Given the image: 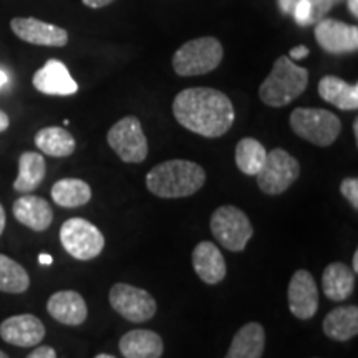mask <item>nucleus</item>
Segmentation results:
<instances>
[{"mask_svg": "<svg viewBox=\"0 0 358 358\" xmlns=\"http://www.w3.org/2000/svg\"><path fill=\"white\" fill-rule=\"evenodd\" d=\"M176 122L204 138H219L229 131L236 120L234 106L226 93L196 87L179 92L173 101Z\"/></svg>", "mask_w": 358, "mask_h": 358, "instance_id": "f257e3e1", "label": "nucleus"}, {"mask_svg": "<svg viewBox=\"0 0 358 358\" xmlns=\"http://www.w3.org/2000/svg\"><path fill=\"white\" fill-rule=\"evenodd\" d=\"M206 182V171L194 161L169 159L148 173L146 187L163 199L187 198L196 194Z\"/></svg>", "mask_w": 358, "mask_h": 358, "instance_id": "f03ea898", "label": "nucleus"}, {"mask_svg": "<svg viewBox=\"0 0 358 358\" xmlns=\"http://www.w3.org/2000/svg\"><path fill=\"white\" fill-rule=\"evenodd\" d=\"M308 71L303 66L294 64L289 57L282 55L275 60L271 73L259 87V96L262 103L272 108H282L297 100L307 90Z\"/></svg>", "mask_w": 358, "mask_h": 358, "instance_id": "7ed1b4c3", "label": "nucleus"}, {"mask_svg": "<svg viewBox=\"0 0 358 358\" xmlns=\"http://www.w3.org/2000/svg\"><path fill=\"white\" fill-rule=\"evenodd\" d=\"M222 45L214 37L192 38L178 48L173 57V69L179 77H198L211 73L222 62Z\"/></svg>", "mask_w": 358, "mask_h": 358, "instance_id": "20e7f679", "label": "nucleus"}, {"mask_svg": "<svg viewBox=\"0 0 358 358\" xmlns=\"http://www.w3.org/2000/svg\"><path fill=\"white\" fill-rule=\"evenodd\" d=\"M290 128L299 138L315 146H330L342 131L338 116L322 108H295L290 113Z\"/></svg>", "mask_w": 358, "mask_h": 358, "instance_id": "39448f33", "label": "nucleus"}, {"mask_svg": "<svg viewBox=\"0 0 358 358\" xmlns=\"http://www.w3.org/2000/svg\"><path fill=\"white\" fill-rule=\"evenodd\" d=\"M211 232L224 249L241 252L254 236V227L244 211L232 204H226L213 213Z\"/></svg>", "mask_w": 358, "mask_h": 358, "instance_id": "423d86ee", "label": "nucleus"}, {"mask_svg": "<svg viewBox=\"0 0 358 358\" xmlns=\"http://www.w3.org/2000/svg\"><path fill=\"white\" fill-rule=\"evenodd\" d=\"M301 176V164L282 148L268 151L262 168L256 174L257 186L264 194H284Z\"/></svg>", "mask_w": 358, "mask_h": 358, "instance_id": "0eeeda50", "label": "nucleus"}, {"mask_svg": "<svg viewBox=\"0 0 358 358\" xmlns=\"http://www.w3.org/2000/svg\"><path fill=\"white\" fill-rule=\"evenodd\" d=\"M60 243L73 259L92 261L101 254L105 248V236L83 217H71L62 224Z\"/></svg>", "mask_w": 358, "mask_h": 358, "instance_id": "6e6552de", "label": "nucleus"}, {"mask_svg": "<svg viewBox=\"0 0 358 358\" xmlns=\"http://www.w3.org/2000/svg\"><path fill=\"white\" fill-rule=\"evenodd\" d=\"M108 301L116 313L133 324L151 320L156 315L158 306L148 290L118 282L110 289Z\"/></svg>", "mask_w": 358, "mask_h": 358, "instance_id": "1a4fd4ad", "label": "nucleus"}, {"mask_svg": "<svg viewBox=\"0 0 358 358\" xmlns=\"http://www.w3.org/2000/svg\"><path fill=\"white\" fill-rule=\"evenodd\" d=\"M108 145L124 163H143L148 158V140L136 116H124L108 131Z\"/></svg>", "mask_w": 358, "mask_h": 358, "instance_id": "9d476101", "label": "nucleus"}, {"mask_svg": "<svg viewBox=\"0 0 358 358\" xmlns=\"http://www.w3.org/2000/svg\"><path fill=\"white\" fill-rule=\"evenodd\" d=\"M322 50L332 55L353 53L358 50V27L335 19H322L313 29Z\"/></svg>", "mask_w": 358, "mask_h": 358, "instance_id": "9b49d317", "label": "nucleus"}, {"mask_svg": "<svg viewBox=\"0 0 358 358\" xmlns=\"http://www.w3.org/2000/svg\"><path fill=\"white\" fill-rule=\"evenodd\" d=\"M289 308L299 320H308L319 310V289L315 279L306 268L294 272L287 290Z\"/></svg>", "mask_w": 358, "mask_h": 358, "instance_id": "f8f14e48", "label": "nucleus"}, {"mask_svg": "<svg viewBox=\"0 0 358 358\" xmlns=\"http://www.w3.org/2000/svg\"><path fill=\"white\" fill-rule=\"evenodd\" d=\"M0 337L15 347H37L45 338V325L32 313H20L8 317L0 324Z\"/></svg>", "mask_w": 358, "mask_h": 358, "instance_id": "ddd939ff", "label": "nucleus"}, {"mask_svg": "<svg viewBox=\"0 0 358 358\" xmlns=\"http://www.w3.org/2000/svg\"><path fill=\"white\" fill-rule=\"evenodd\" d=\"M10 27L12 32L27 43L42 45V47H65L69 43V32L65 29L34 19V17L13 19Z\"/></svg>", "mask_w": 358, "mask_h": 358, "instance_id": "4468645a", "label": "nucleus"}, {"mask_svg": "<svg viewBox=\"0 0 358 358\" xmlns=\"http://www.w3.org/2000/svg\"><path fill=\"white\" fill-rule=\"evenodd\" d=\"M32 83L43 95L69 96L78 92L77 82L71 78L69 69L60 60H48L42 69L35 71Z\"/></svg>", "mask_w": 358, "mask_h": 358, "instance_id": "2eb2a0df", "label": "nucleus"}, {"mask_svg": "<svg viewBox=\"0 0 358 358\" xmlns=\"http://www.w3.org/2000/svg\"><path fill=\"white\" fill-rule=\"evenodd\" d=\"M192 267L204 284L216 285L226 279L227 264L221 250L214 243L203 241L192 250Z\"/></svg>", "mask_w": 358, "mask_h": 358, "instance_id": "dca6fc26", "label": "nucleus"}, {"mask_svg": "<svg viewBox=\"0 0 358 358\" xmlns=\"http://www.w3.org/2000/svg\"><path fill=\"white\" fill-rule=\"evenodd\" d=\"M47 312L52 319L70 327L82 325L88 317L87 302L77 290H60L53 294L47 302Z\"/></svg>", "mask_w": 358, "mask_h": 358, "instance_id": "f3484780", "label": "nucleus"}, {"mask_svg": "<svg viewBox=\"0 0 358 358\" xmlns=\"http://www.w3.org/2000/svg\"><path fill=\"white\" fill-rule=\"evenodd\" d=\"M12 211L17 221L37 232L47 231L53 222L52 206L43 198L30 194V192L13 203Z\"/></svg>", "mask_w": 358, "mask_h": 358, "instance_id": "a211bd4d", "label": "nucleus"}, {"mask_svg": "<svg viewBox=\"0 0 358 358\" xmlns=\"http://www.w3.org/2000/svg\"><path fill=\"white\" fill-rule=\"evenodd\" d=\"M120 352L124 358H161L163 338L153 330H129L120 338Z\"/></svg>", "mask_w": 358, "mask_h": 358, "instance_id": "6ab92c4d", "label": "nucleus"}, {"mask_svg": "<svg viewBox=\"0 0 358 358\" xmlns=\"http://www.w3.org/2000/svg\"><path fill=\"white\" fill-rule=\"evenodd\" d=\"M357 274L343 262H332L322 274V290L325 297L334 302H343L355 290Z\"/></svg>", "mask_w": 358, "mask_h": 358, "instance_id": "aec40b11", "label": "nucleus"}, {"mask_svg": "<svg viewBox=\"0 0 358 358\" xmlns=\"http://www.w3.org/2000/svg\"><path fill=\"white\" fill-rule=\"evenodd\" d=\"M266 348V330L257 322H249L232 337L226 358H262Z\"/></svg>", "mask_w": 358, "mask_h": 358, "instance_id": "412c9836", "label": "nucleus"}, {"mask_svg": "<svg viewBox=\"0 0 358 358\" xmlns=\"http://www.w3.org/2000/svg\"><path fill=\"white\" fill-rule=\"evenodd\" d=\"M324 334L335 342H348L358 334V307L342 306L325 315L322 324Z\"/></svg>", "mask_w": 358, "mask_h": 358, "instance_id": "4be33fe9", "label": "nucleus"}, {"mask_svg": "<svg viewBox=\"0 0 358 358\" xmlns=\"http://www.w3.org/2000/svg\"><path fill=\"white\" fill-rule=\"evenodd\" d=\"M319 95L330 105L343 111H355L358 108V85L347 83L345 80L325 75L319 82Z\"/></svg>", "mask_w": 358, "mask_h": 358, "instance_id": "5701e85b", "label": "nucleus"}, {"mask_svg": "<svg viewBox=\"0 0 358 358\" xmlns=\"http://www.w3.org/2000/svg\"><path fill=\"white\" fill-rule=\"evenodd\" d=\"M47 164L43 156L35 151H25L19 158V176L13 181V189L29 194L42 185Z\"/></svg>", "mask_w": 358, "mask_h": 358, "instance_id": "b1692460", "label": "nucleus"}, {"mask_svg": "<svg viewBox=\"0 0 358 358\" xmlns=\"http://www.w3.org/2000/svg\"><path fill=\"white\" fill-rule=\"evenodd\" d=\"M52 199L60 208H82L92 199V187L78 178H64L52 186Z\"/></svg>", "mask_w": 358, "mask_h": 358, "instance_id": "393cba45", "label": "nucleus"}, {"mask_svg": "<svg viewBox=\"0 0 358 358\" xmlns=\"http://www.w3.org/2000/svg\"><path fill=\"white\" fill-rule=\"evenodd\" d=\"M35 145L42 153L53 158H66L73 155L77 143L70 131L60 127H48L35 134Z\"/></svg>", "mask_w": 358, "mask_h": 358, "instance_id": "a878e982", "label": "nucleus"}, {"mask_svg": "<svg viewBox=\"0 0 358 358\" xmlns=\"http://www.w3.org/2000/svg\"><path fill=\"white\" fill-rule=\"evenodd\" d=\"M267 150L256 138H243L236 146V164L245 176H256L266 161Z\"/></svg>", "mask_w": 358, "mask_h": 358, "instance_id": "bb28decb", "label": "nucleus"}, {"mask_svg": "<svg viewBox=\"0 0 358 358\" xmlns=\"http://www.w3.org/2000/svg\"><path fill=\"white\" fill-rule=\"evenodd\" d=\"M30 287L29 272L8 256L0 254V292L24 294Z\"/></svg>", "mask_w": 358, "mask_h": 358, "instance_id": "cd10ccee", "label": "nucleus"}, {"mask_svg": "<svg viewBox=\"0 0 358 358\" xmlns=\"http://www.w3.org/2000/svg\"><path fill=\"white\" fill-rule=\"evenodd\" d=\"M340 192L345 198L353 209H358V179L357 178H345L340 182Z\"/></svg>", "mask_w": 358, "mask_h": 358, "instance_id": "c85d7f7f", "label": "nucleus"}, {"mask_svg": "<svg viewBox=\"0 0 358 358\" xmlns=\"http://www.w3.org/2000/svg\"><path fill=\"white\" fill-rule=\"evenodd\" d=\"M343 0H312V15H310V24H317V22L325 19V13L330 8L338 6Z\"/></svg>", "mask_w": 358, "mask_h": 358, "instance_id": "c756f323", "label": "nucleus"}, {"mask_svg": "<svg viewBox=\"0 0 358 358\" xmlns=\"http://www.w3.org/2000/svg\"><path fill=\"white\" fill-rule=\"evenodd\" d=\"M310 15H312V0H299L297 6H295V19L299 24L308 25L310 24Z\"/></svg>", "mask_w": 358, "mask_h": 358, "instance_id": "7c9ffc66", "label": "nucleus"}, {"mask_svg": "<svg viewBox=\"0 0 358 358\" xmlns=\"http://www.w3.org/2000/svg\"><path fill=\"white\" fill-rule=\"evenodd\" d=\"M27 358H57V352H55V348L43 345V347L35 348V350L30 353Z\"/></svg>", "mask_w": 358, "mask_h": 358, "instance_id": "2f4dec72", "label": "nucleus"}, {"mask_svg": "<svg viewBox=\"0 0 358 358\" xmlns=\"http://www.w3.org/2000/svg\"><path fill=\"white\" fill-rule=\"evenodd\" d=\"M308 55V48L303 47V45H299V47H294L292 50L289 52L290 60H301V58H306Z\"/></svg>", "mask_w": 358, "mask_h": 358, "instance_id": "473e14b6", "label": "nucleus"}, {"mask_svg": "<svg viewBox=\"0 0 358 358\" xmlns=\"http://www.w3.org/2000/svg\"><path fill=\"white\" fill-rule=\"evenodd\" d=\"M87 7H92V8H101V7H106L110 6L113 0H82Z\"/></svg>", "mask_w": 358, "mask_h": 358, "instance_id": "72a5a7b5", "label": "nucleus"}, {"mask_svg": "<svg viewBox=\"0 0 358 358\" xmlns=\"http://www.w3.org/2000/svg\"><path fill=\"white\" fill-rule=\"evenodd\" d=\"M10 124V120H8V115L3 110H0V133H3Z\"/></svg>", "mask_w": 358, "mask_h": 358, "instance_id": "f704fd0d", "label": "nucleus"}, {"mask_svg": "<svg viewBox=\"0 0 358 358\" xmlns=\"http://www.w3.org/2000/svg\"><path fill=\"white\" fill-rule=\"evenodd\" d=\"M347 6H348V10L353 17H358V0H347Z\"/></svg>", "mask_w": 358, "mask_h": 358, "instance_id": "c9c22d12", "label": "nucleus"}, {"mask_svg": "<svg viewBox=\"0 0 358 358\" xmlns=\"http://www.w3.org/2000/svg\"><path fill=\"white\" fill-rule=\"evenodd\" d=\"M6 222H7V217H6V209H3V206L0 204V236H2L3 229H6Z\"/></svg>", "mask_w": 358, "mask_h": 358, "instance_id": "e433bc0d", "label": "nucleus"}, {"mask_svg": "<svg viewBox=\"0 0 358 358\" xmlns=\"http://www.w3.org/2000/svg\"><path fill=\"white\" fill-rule=\"evenodd\" d=\"M38 262L43 264V266H50V264L53 262V259H52V256H48V254H40Z\"/></svg>", "mask_w": 358, "mask_h": 358, "instance_id": "4c0bfd02", "label": "nucleus"}, {"mask_svg": "<svg viewBox=\"0 0 358 358\" xmlns=\"http://www.w3.org/2000/svg\"><path fill=\"white\" fill-rule=\"evenodd\" d=\"M352 271L355 272H358V250H355V252H353V261H352Z\"/></svg>", "mask_w": 358, "mask_h": 358, "instance_id": "58836bf2", "label": "nucleus"}, {"mask_svg": "<svg viewBox=\"0 0 358 358\" xmlns=\"http://www.w3.org/2000/svg\"><path fill=\"white\" fill-rule=\"evenodd\" d=\"M7 80H8V77H7V73L3 70H0V88L3 87V85L7 83Z\"/></svg>", "mask_w": 358, "mask_h": 358, "instance_id": "ea45409f", "label": "nucleus"}, {"mask_svg": "<svg viewBox=\"0 0 358 358\" xmlns=\"http://www.w3.org/2000/svg\"><path fill=\"white\" fill-rule=\"evenodd\" d=\"M353 133H355V141L358 143V118L353 122Z\"/></svg>", "mask_w": 358, "mask_h": 358, "instance_id": "a19ab883", "label": "nucleus"}, {"mask_svg": "<svg viewBox=\"0 0 358 358\" xmlns=\"http://www.w3.org/2000/svg\"><path fill=\"white\" fill-rule=\"evenodd\" d=\"M95 358H116V357L110 355V353H100V355H96Z\"/></svg>", "mask_w": 358, "mask_h": 358, "instance_id": "79ce46f5", "label": "nucleus"}, {"mask_svg": "<svg viewBox=\"0 0 358 358\" xmlns=\"http://www.w3.org/2000/svg\"><path fill=\"white\" fill-rule=\"evenodd\" d=\"M0 358H8V355H7L6 352H2V350H0Z\"/></svg>", "mask_w": 358, "mask_h": 358, "instance_id": "37998d69", "label": "nucleus"}]
</instances>
